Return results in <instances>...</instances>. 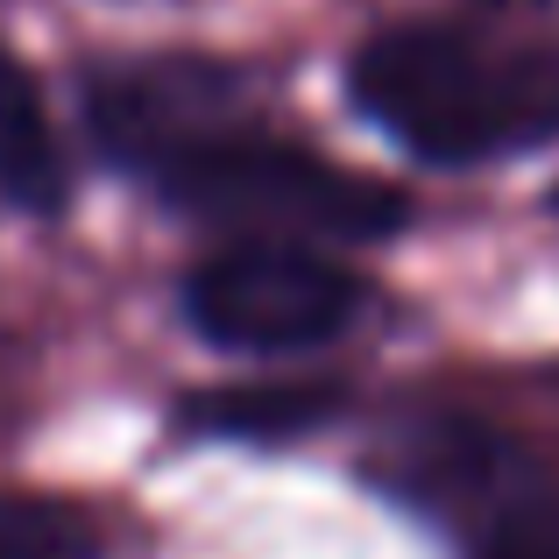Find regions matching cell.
Here are the masks:
<instances>
[{
  "label": "cell",
  "mask_w": 559,
  "mask_h": 559,
  "mask_svg": "<svg viewBox=\"0 0 559 559\" xmlns=\"http://www.w3.org/2000/svg\"><path fill=\"white\" fill-rule=\"evenodd\" d=\"M64 150H57V128L43 114V93L28 79V64L0 43V199L14 213L50 219L64 205Z\"/></svg>",
  "instance_id": "277c9868"
},
{
  "label": "cell",
  "mask_w": 559,
  "mask_h": 559,
  "mask_svg": "<svg viewBox=\"0 0 559 559\" xmlns=\"http://www.w3.org/2000/svg\"><path fill=\"white\" fill-rule=\"evenodd\" d=\"M326 411V390H227L219 404H205V425L219 432H241V439H276V432H298Z\"/></svg>",
  "instance_id": "52a82bcc"
},
{
  "label": "cell",
  "mask_w": 559,
  "mask_h": 559,
  "mask_svg": "<svg viewBox=\"0 0 559 559\" xmlns=\"http://www.w3.org/2000/svg\"><path fill=\"white\" fill-rule=\"evenodd\" d=\"M347 93L418 164L467 170L559 135V43L489 22H396L347 57Z\"/></svg>",
  "instance_id": "7a4b0ae2"
},
{
  "label": "cell",
  "mask_w": 559,
  "mask_h": 559,
  "mask_svg": "<svg viewBox=\"0 0 559 559\" xmlns=\"http://www.w3.org/2000/svg\"><path fill=\"white\" fill-rule=\"evenodd\" d=\"M93 524L71 503L0 489V559H93Z\"/></svg>",
  "instance_id": "5b68a950"
},
{
  "label": "cell",
  "mask_w": 559,
  "mask_h": 559,
  "mask_svg": "<svg viewBox=\"0 0 559 559\" xmlns=\"http://www.w3.org/2000/svg\"><path fill=\"white\" fill-rule=\"evenodd\" d=\"M85 114L114 164L164 191L199 227L227 241H390L411 219V199L382 178L333 164L290 135L234 121L219 107V71L199 64H121L85 79Z\"/></svg>",
  "instance_id": "6da1fadb"
},
{
  "label": "cell",
  "mask_w": 559,
  "mask_h": 559,
  "mask_svg": "<svg viewBox=\"0 0 559 559\" xmlns=\"http://www.w3.org/2000/svg\"><path fill=\"white\" fill-rule=\"evenodd\" d=\"M475 559H559V481L552 489H510L481 510Z\"/></svg>",
  "instance_id": "8992f818"
},
{
  "label": "cell",
  "mask_w": 559,
  "mask_h": 559,
  "mask_svg": "<svg viewBox=\"0 0 559 559\" xmlns=\"http://www.w3.org/2000/svg\"><path fill=\"white\" fill-rule=\"evenodd\" d=\"M361 312V284L326 248L227 241L185 270V319L234 355H298Z\"/></svg>",
  "instance_id": "3957f363"
}]
</instances>
